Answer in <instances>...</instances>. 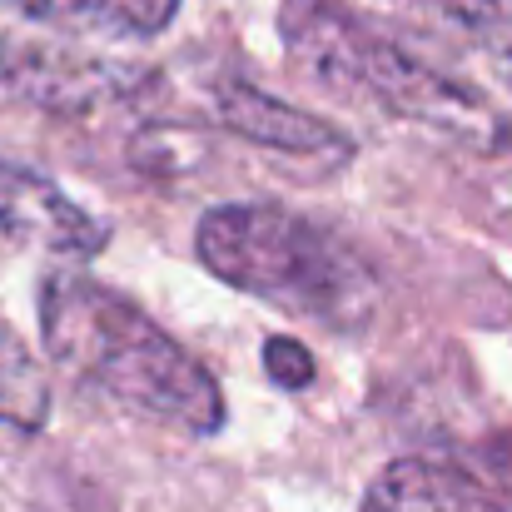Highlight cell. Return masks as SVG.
<instances>
[{"mask_svg": "<svg viewBox=\"0 0 512 512\" xmlns=\"http://www.w3.org/2000/svg\"><path fill=\"white\" fill-rule=\"evenodd\" d=\"M40 343L80 393L130 418L189 438H214L229 418L214 373L135 299L90 274L55 269L40 284Z\"/></svg>", "mask_w": 512, "mask_h": 512, "instance_id": "cell-1", "label": "cell"}, {"mask_svg": "<svg viewBox=\"0 0 512 512\" xmlns=\"http://www.w3.org/2000/svg\"><path fill=\"white\" fill-rule=\"evenodd\" d=\"M279 40L284 55L334 95H353L478 160H498L512 150L508 115L483 90L403 50L393 35L339 0H284Z\"/></svg>", "mask_w": 512, "mask_h": 512, "instance_id": "cell-2", "label": "cell"}, {"mask_svg": "<svg viewBox=\"0 0 512 512\" xmlns=\"http://www.w3.org/2000/svg\"><path fill=\"white\" fill-rule=\"evenodd\" d=\"M194 254L229 289L329 334H363L383 304L378 269L343 234L269 199L214 204L194 229Z\"/></svg>", "mask_w": 512, "mask_h": 512, "instance_id": "cell-3", "label": "cell"}, {"mask_svg": "<svg viewBox=\"0 0 512 512\" xmlns=\"http://www.w3.org/2000/svg\"><path fill=\"white\" fill-rule=\"evenodd\" d=\"M0 85L10 100L60 115V120H95L110 110L145 105L160 90V75L135 60H110L100 50L35 35V30H5L0 35Z\"/></svg>", "mask_w": 512, "mask_h": 512, "instance_id": "cell-4", "label": "cell"}, {"mask_svg": "<svg viewBox=\"0 0 512 512\" xmlns=\"http://www.w3.org/2000/svg\"><path fill=\"white\" fill-rule=\"evenodd\" d=\"M363 512H512V483L478 458L408 453L368 483Z\"/></svg>", "mask_w": 512, "mask_h": 512, "instance_id": "cell-5", "label": "cell"}, {"mask_svg": "<svg viewBox=\"0 0 512 512\" xmlns=\"http://www.w3.org/2000/svg\"><path fill=\"white\" fill-rule=\"evenodd\" d=\"M209 110L229 135H239V140H249L269 155L309 160V165H324V170H339L353 160V140L339 125H329V120H319V115H309V110L239 80V75H219L209 85Z\"/></svg>", "mask_w": 512, "mask_h": 512, "instance_id": "cell-6", "label": "cell"}, {"mask_svg": "<svg viewBox=\"0 0 512 512\" xmlns=\"http://www.w3.org/2000/svg\"><path fill=\"white\" fill-rule=\"evenodd\" d=\"M0 234L60 259H80V264L100 259L110 244L105 219L75 204L55 179L15 160H0Z\"/></svg>", "mask_w": 512, "mask_h": 512, "instance_id": "cell-7", "label": "cell"}, {"mask_svg": "<svg viewBox=\"0 0 512 512\" xmlns=\"http://www.w3.org/2000/svg\"><path fill=\"white\" fill-rule=\"evenodd\" d=\"M0 5H15L40 25L90 40H155L179 15V0H0Z\"/></svg>", "mask_w": 512, "mask_h": 512, "instance_id": "cell-8", "label": "cell"}, {"mask_svg": "<svg viewBox=\"0 0 512 512\" xmlns=\"http://www.w3.org/2000/svg\"><path fill=\"white\" fill-rule=\"evenodd\" d=\"M0 423L20 433H40L50 423V378L5 319H0Z\"/></svg>", "mask_w": 512, "mask_h": 512, "instance_id": "cell-9", "label": "cell"}, {"mask_svg": "<svg viewBox=\"0 0 512 512\" xmlns=\"http://www.w3.org/2000/svg\"><path fill=\"white\" fill-rule=\"evenodd\" d=\"M408 5H418L423 15L443 20L448 30L478 40L483 50L512 60V0H408Z\"/></svg>", "mask_w": 512, "mask_h": 512, "instance_id": "cell-10", "label": "cell"}, {"mask_svg": "<svg viewBox=\"0 0 512 512\" xmlns=\"http://www.w3.org/2000/svg\"><path fill=\"white\" fill-rule=\"evenodd\" d=\"M264 373H269L279 388L299 393V388H309V383H314V353H309L299 339L274 334V339H264Z\"/></svg>", "mask_w": 512, "mask_h": 512, "instance_id": "cell-11", "label": "cell"}]
</instances>
